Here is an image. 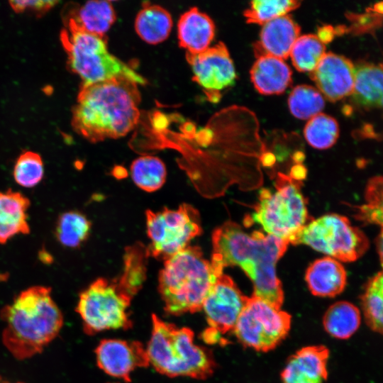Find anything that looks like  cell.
I'll use <instances>...</instances> for the list:
<instances>
[{
  "mask_svg": "<svg viewBox=\"0 0 383 383\" xmlns=\"http://www.w3.org/2000/svg\"><path fill=\"white\" fill-rule=\"evenodd\" d=\"M170 12L160 5L145 4L138 12L134 22L137 35L150 45H157L170 35L172 28Z\"/></svg>",
  "mask_w": 383,
  "mask_h": 383,
  "instance_id": "23",
  "label": "cell"
},
{
  "mask_svg": "<svg viewBox=\"0 0 383 383\" xmlns=\"http://www.w3.org/2000/svg\"><path fill=\"white\" fill-rule=\"evenodd\" d=\"M248 298L229 276H219L201 306L210 328L221 334L233 331Z\"/></svg>",
  "mask_w": 383,
  "mask_h": 383,
  "instance_id": "13",
  "label": "cell"
},
{
  "mask_svg": "<svg viewBox=\"0 0 383 383\" xmlns=\"http://www.w3.org/2000/svg\"><path fill=\"white\" fill-rule=\"evenodd\" d=\"M300 31V26L289 15L265 23L262 25L259 40L254 45L255 55L257 58L265 55L282 60L288 58Z\"/></svg>",
  "mask_w": 383,
  "mask_h": 383,
  "instance_id": "17",
  "label": "cell"
},
{
  "mask_svg": "<svg viewBox=\"0 0 383 383\" xmlns=\"http://www.w3.org/2000/svg\"><path fill=\"white\" fill-rule=\"evenodd\" d=\"M5 322L2 340L18 360L41 353L60 333L63 316L51 297V289L33 286L22 291L3 308Z\"/></svg>",
  "mask_w": 383,
  "mask_h": 383,
  "instance_id": "3",
  "label": "cell"
},
{
  "mask_svg": "<svg viewBox=\"0 0 383 383\" xmlns=\"http://www.w3.org/2000/svg\"><path fill=\"white\" fill-rule=\"evenodd\" d=\"M204 340L208 343H216L223 342L221 334L217 331L209 328L206 330L202 335Z\"/></svg>",
  "mask_w": 383,
  "mask_h": 383,
  "instance_id": "38",
  "label": "cell"
},
{
  "mask_svg": "<svg viewBox=\"0 0 383 383\" xmlns=\"http://www.w3.org/2000/svg\"><path fill=\"white\" fill-rule=\"evenodd\" d=\"M212 243L210 262L218 273L223 274L228 266L240 267L252 282V296L281 309L284 292L276 264L286 252L287 241L258 231L248 234L238 224L227 221L215 229Z\"/></svg>",
  "mask_w": 383,
  "mask_h": 383,
  "instance_id": "1",
  "label": "cell"
},
{
  "mask_svg": "<svg viewBox=\"0 0 383 383\" xmlns=\"http://www.w3.org/2000/svg\"><path fill=\"white\" fill-rule=\"evenodd\" d=\"M355 67V83L350 96L360 108L372 109L382 106V66L361 63Z\"/></svg>",
  "mask_w": 383,
  "mask_h": 383,
  "instance_id": "22",
  "label": "cell"
},
{
  "mask_svg": "<svg viewBox=\"0 0 383 383\" xmlns=\"http://www.w3.org/2000/svg\"><path fill=\"white\" fill-rule=\"evenodd\" d=\"M290 327L291 316L288 313L252 296L233 331L243 345L267 352L287 337Z\"/></svg>",
  "mask_w": 383,
  "mask_h": 383,
  "instance_id": "11",
  "label": "cell"
},
{
  "mask_svg": "<svg viewBox=\"0 0 383 383\" xmlns=\"http://www.w3.org/2000/svg\"><path fill=\"white\" fill-rule=\"evenodd\" d=\"M301 186V181L278 172L275 192L267 188L260 191L255 211L245 223H258L267 234L292 244L299 233L311 221Z\"/></svg>",
  "mask_w": 383,
  "mask_h": 383,
  "instance_id": "7",
  "label": "cell"
},
{
  "mask_svg": "<svg viewBox=\"0 0 383 383\" xmlns=\"http://www.w3.org/2000/svg\"><path fill=\"white\" fill-rule=\"evenodd\" d=\"M215 31V23L211 18L197 7H192L183 13L178 21L179 45L186 53L201 52L210 47Z\"/></svg>",
  "mask_w": 383,
  "mask_h": 383,
  "instance_id": "18",
  "label": "cell"
},
{
  "mask_svg": "<svg viewBox=\"0 0 383 383\" xmlns=\"http://www.w3.org/2000/svg\"><path fill=\"white\" fill-rule=\"evenodd\" d=\"M292 75L284 60L269 55L257 57L250 70L254 87L264 95L282 94L292 84Z\"/></svg>",
  "mask_w": 383,
  "mask_h": 383,
  "instance_id": "20",
  "label": "cell"
},
{
  "mask_svg": "<svg viewBox=\"0 0 383 383\" xmlns=\"http://www.w3.org/2000/svg\"><path fill=\"white\" fill-rule=\"evenodd\" d=\"M328 357L323 345L302 348L288 359L281 373L282 383H324Z\"/></svg>",
  "mask_w": 383,
  "mask_h": 383,
  "instance_id": "16",
  "label": "cell"
},
{
  "mask_svg": "<svg viewBox=\"0 0 383 383\" xmlns=\"http://www.w3.org/2000/svg\"><path fill=\"white\" fill-rule=\"evenodd\" d=\"M301 2L294 0H255L243 14L248 23L263 25L265 23L282 16L300 6Z\"/></svg>",
  "mask_w": 383,
  "mask_h": 383,
  "instance_id": "32",
  "label": "cell"
},
{
  "mask_svg": "<svg viewBox=\"0 0 383 383\" xmlns=\"http://www.w3.org/2000/svg\"><path fill=\"white\" fill-rule=\"evenodd\" d=\"M292 244H305L338 260L353 262L369 248V240L348 218L326 214L309 221L299 233Z\"/></svg>",
  "mask_w": 383,
  "mask_h": 383,
  "instance_id": "9",
  "label": "cell"
},
{
  "mask_svg": "<svg viewBox=\"0 0 383 383\" xmlns=\"http://www.w3.org/2000/svg\"><path fill=\"white\" fill-rule=\"evenodd\" d=\"M355 66L348 58L326 52L316 67L310 72L316 89L329 101L335 102L353 92Z\"/></svg>",
  "mask_w": 383,
  "mask_h": 383,
  "instance_id": "15",
  "label": "cell"
},
{
  "mask_svg": "<svg viewBox=\"0 0 383 383\" xmlns=\"http://www.w3.org/2000/svg\"><path fill=\"white\" fill-rule=\"evenodd\" d=\"M132 297L116 280L99 278L83 290L76 307L83 328L88 335L111 329H128L132 326L128 309Z\"/></svg>",
  "mask_w": 383,
  "mask_h": 383,
  "instance_id": "8",
  "label": "cell"
},
{
  "mask_svg": "<svg viewBox=\"0 0 383 383\" xmlns=\"http://www.w3.org/2000/svg\"><path fill=\"white\" fill-rule=\"evenodd\" d=\"M151 338L146 348L149 362L160 374L170 377H189L205 379L216 362L208 349L194 343V332L178 328L157 315L152 316Z\"/></svg>",
  "mask_w": 383,
  "mask_h": 383,
  "instance_id": "5",
  "label": "cell"
},
{
  "mask_svg": "<svg viewBox=\"0 0 383 383\" xmlns=\"http://www.w3.org/2000/svg\"><path fill=\"white\" fill-rule=\"evenodd\" d=\"M131 174L134 183L139 188L152 192L160 189L165 183L167 170L159 157L144 155L132 162Z\"/></svg>",
  "mask_w": 383,
  "mask_h": 383,
  "instance_id": "27",
  "label": "cell"
},
{
  "mask_svg": "<svg viewBox=\"0 0 383 383\" xmlns=\"http://www.w3.org/2000/svg\"><path fill=\"white\" fill-rule=\"evenodd\" d=\"M60 38L68 55L69 68L81 78L82 85L119 77L138 85L147 84L135 69L109 51L105 37L89 33L69 19Z\"/></svg>",
  "mask_w": 383,
  "mask_h": 383,
  "instance_id": "6",
  "label": "cell"
},
{
  "mask_svg": "<svg viewBox=\"0 0 383 383\" xmlns=\"http://www.w3.org/2000/svg\"><path fill=\"white\" fill-rule=\"evenodd\" d=\"M95 353L100 369L126 382L131 381V374L136 368L150 365L146 348L138 341L104 339L96 347Z\"/></svg>",
  "mask_w": 383,
  "mask_h": 383,
  "instance_id": "14",
  "label": "cell"
},
{
  "mask_svg": "<svg viewBox=\"0 0 383 383\" xmlns=\"http://www.w3.org/2000/svg\"><path fill=\"white\" fill-rule=\"evenodd\" d=\"M333 28L327 26L318 29L317 37L325 44L330 42L333 39Z\"/></svg>",
  "mask_w": 383,
  "mask_h": 383,
  "instance_id": "39",
  "label": "cell"
},
{
  "mask_svg": "<svg viewBox=\"0 0 383 383\" xmlns=\"http://www.w3.org/2000/svg\"><path fill=\"white\" fill-rule=\"evenodd\" d=\"M146 226L151 242L148 252L165 260L188 247L201 232L198 211L186 204L174 210L147 211Z\"/></svg>",
  "mask_w": 383,
  "mask_h": 383,
  "instance_id": "10",
  "label": "cell"
},
{
  "mask_svg": "<svg viewBox=\"0 0 383 383\" xmlns=\"http://www.w3.org/2000/svg\"><path fill=\"white\" fill-rule=\"evenodd\" d=\"M91 223L82 213L69 211L62 213L56 223L55 236L63 246L75 248L88 238Z\"/></svg>",
  "mask_w": 383,
  "mask_h": 383,
  "instance_id": "26",
  "label": "cell"
},
{
  "mask_svg": "<svg viewBox=\"0 0 383 383\" xmlns=\"http://www.w3.org/2000/svg\"><path fill=\"white\" fill-rule=\"evenodd\" d=\"M13 178L21 187L30 188L38 184L44 175V165L40 155L32 151L20 155L13 168Z\"/></svg>",
  "mask_w": 383,
  "mask_h": 383,
  "instance_id": "34",
  "label": "cell"
},
{
  "mask_svg": "<svg viewBox=\"0 0 383 383\" xmlns=\"http://www.w3.org/2000/svg\"><path fill=\"white\" fill-rule=\"evenodd\" d=\"M57 1H10L9 4L16 12H23L26 10L43 14L55 6Z\"/></svg>",
  "mask_w": 383,
  "mask_h": 383,
  "instance_id": "35",
  "label": "cell"
},
{
  "mask_svg": "<svg viewBox=\"0 0 383 383\" xmlns=\"http://www.w3.org/2000/svg\"><path fill=\"white\" fill-rule=\"evenodd\" d=\"M140 101L138 84L126 78L82 85L72 110V126L93 143L123 137L139 121Z\"/></svg>",
  "mask_w": 383,
  "mask_h": 383,
  "instance_id": "2",
  "label": "cell"
},
{
  "mask_svg": "<svg viewBox=\"0 0 383 383\" xmlns=\"http://www.w3.org/2000/svg\"><path fill=\"white\" fill-rule=\"evenodd\" d=\"M0 383H5V382H2L1 380H0Z\"/></svg>",
  "mask_w": 383,
  "mask_h": 383,
  "instance_id": "41",
  "label": "cell"
},
{
  "mask_svg": "<svg viewBox=\"0 0 383 383\" xmlns=\"http://www.w3.org/2000/svg\"><path fill=\"white\" fill-rule=\"evenodd\" d=\"M365 318L374 331L382 333L383 323V276L379 272L367 282L361 296Z\"/></svg>",
  "mask_w": 383,
  "mask_h": 383,
  "instance_id": "29",
  "label": "cell"
},
{
  "mask_svg": "<svg viewBox=\"0 0 383 383\" xmlns=\"http://www.w3.org/2000/svg\"><path fill=\"white\" fill-rule=\"evenodd\" d=\"M193 73V79L213 101L220 92L235 84L236 73L226 45L219 42L197 54L185 53Z\"/></svg>",
  "mask_w": 383,
  "mask_h": 383,
  "instance_id": "12",
  "label": "cell"
},
{
  "mask_svg": "<svg viewBox=\"0 0 383 383\" xmlns=\"http://www.w3.org/2000/svg\"><path fill=\"white\" fill-rule=\"evenodd\" d=\"M288 106L292 114L296 118L310 119L323 109L325 100L316 88L301 84L295 87L291 91Z\"/></svg>",
  "mask_w": 383,
  "mask_h": 383,
  "instance_id": "30",
  "label": "cell"
},
{
  "mask_svg": "<svg viewBox=\"0 0 383 383\" xmlns=\"http://www.w3.org/2000/svg\"><path fill=\"white\" fill-rule=\"evenodd\" d=\"M382 177H374L368 184L366 198L368 204L382 206Z\"/></svg>",
  "mask_w": 383,
  "mask_h": 383,
  "instance_id": "37",
  "label": "cell"
},
{
  "mask_svg": "<svg viewBox=\"0 0 383 383\" xmlns=\"http://www.w3.org/2000/svg\"><path fill=\"white\" fill-rule=\"evenodd\" d=\"M221 275L195 246H188L167 258L159 276L165 310L175 316L200 311Z\"/></svg>",
  "mask_w": 383,
  "mask_h": 383,
  "instance_id": "4",
  "label": "cell"
},
{
  "mask_svg": "<svg viewBox=\"0 0 383 383\" xmlns=\"http://www.w3.org/2000/svg\"><path fill=\"white\" fill-rule=\"evenodd\" d=\"M358 218L372 223L382 226V206L371 204L363 205L360 207L357 214Z\"/></svg>",
  "mask_w": 383,
  "mask_h": 383,
  "instance_id": "36",
  "label": "cell"
},
{
  "mask_svg": "<svg viewBox=\"0 0 383 383\" xmlns=\"http://www.w3.org/2000/svg\"><path fill=\"white\" fill-rule=\"evenodd\" d=\"M29 199L18 192H0V244L18 234H28Z\"/></svg>",
  "mask_w": 383,
  "mask_h": 383,
  "instance_id": "21",
  "label": "cell"
},
{
  "mask_svg": "<svg viewBox=\"0 0 383 383\" xmlns=\"http://www.w3.org/2000/svg\"><path fill=\"white\" fill-rule=\"evenodd\" d=\"M304 134L311 147L320 150L327 149L336 142L339 135V126L334 118L320 113L308 121Z\"/></svg>",
  "mask_w": 383,
  "mask_h": 383,
  "instance_id": "31",
  "label": "cell"
},
{
  "mask_svg": "<svg viewBox=\"0 0 383 383\" xmlns=\"http://www.w3.org/2000/svg\"><path fill=\"white\" fill-rule=\"evenodd\" d=\"M145 251L138 246L127 250L125 260V268L118 284L132 298L145 280Z\"/></svg>",
  "mask_w": 383,
  "mask_h": 383,
  "instance_id": "33",
  "label": "cell"
},
{
  "mask_svg": "<svg viewBox=\"0 0 383 383\" xmlns=\"http://www.w3.org/2000/svg\"><path fill=\"white\" fill-rule=\"evenodd\" d=\"M305 280L314 296L334 297L344 290L347 274L339 261L331 257H324L316 260L309 266Z\"/></svg>",
  "mask_w": 383,
  "mask_h": 383,
  "instance_id": "19",
  "label": "cell"
},
{
  "mask_svg": "<svg viewBox=\"0 0 383 383\" xmlns=\"http://www.w3.org/2000/svg\"><path fill=\"white\" fill-rule=\"evenodd\" d=\"M17 383H23V382H17Z\"/></svg>",
  "mask_w": 383,
  "mask_h": 383,
  "instance_id": "42",
  "label": "cell"
},
{
  "mask_svg": "<svg viewBox=\"0 0 383 383\" xmlns=\"http://www.w3.org/2000/svg\"><path fill=\"white\" fill-rule=\"evenodd\" d=\"M80 28L105 37L116 20V11L109 1H89L81 6L69 18Z\"/></svg>",
  "mask_w": 383,
  "mask_h": 383,
  "instance_id": "24",
  "label": "cell"
},
{
  "mask_svg": "<svg viewBox=\"0 0 383 383\" xmlns=\"http://www.w3.org/2000/svg\"><path fill=\"white\" fill-rule=\"evenodd\" d=\"M377 250L379 256L380 263L382 262V233L380 232L377 238Z\"/></svg>",
  "mask_w": 383,
  "mask_h": 383,
  "instance_id": "40",
  "label": "cell"
},
{
  "mask_svg": "<svg viewBox=\"0 0 383 383\" xmlns=\"http://www.w3.org/2000/svg\"><path fill=\"white\" fill-rule=\"evenodd\" d=\"M361 322L360 310L353 304L340 301L334 303L326 311L323 325L332 337L345 340L350 338L359 328Z\"/></svg>",
  "mask_w": 383,
  "mask_h": 383,
  "instance_id": "25",
  "label": "cell"
},
{
  "mask_svg": "<svg viewBox=\"0 0 383 383\" xmlns=\"http://www.w3.org/2000/svg\"><path fill=\"white\" fill-rule=\"evenodd\" d=\"M326 54L325 44L316 35L299 36L294 43L290 53L294 67L299 72H312Z\"/></svg>",
  "mask_w": 383,
  "mask_h": 383,
  "instance_id": "28",
  "label": "cell"
}]
</instances>
